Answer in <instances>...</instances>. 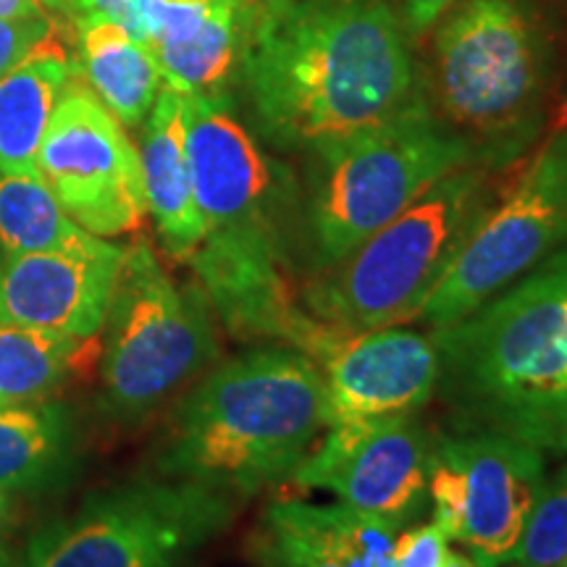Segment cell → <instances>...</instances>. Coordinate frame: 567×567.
<instances>
[{"label":"cell","mask_w":567,"mask_h":567,"mask_svg":"<svg viewBox=\"0 0 567 567\" xmlns=\"http://www.w3.org/2000/svg\"><path fill=\"white\" fill-rule=\"evenodd\" d=\"M48 13L40 6V0H0V17L3 19H24Z\"/></svg>","instance_id":"cell-29"},{"label":"cell","mask_w":567,"mask_h":567,"mask_svg":"<svg viewBox=\"0 0 567 567\" xmlns=\"http://www.w3.org/2000/svg\"><path fill=\"white\" fill-rule=\"evenodd\" d=\"M74 63L97 101L124 126H140L151 116L163 90L158 61L116 21L76 13Z\"/></svg>","instance_id":"cell-20"},{"label":"cell","mask_w":567,"mask_h":567,"mask_svg":"<svg viewBox=\"0 0 567 567\" xmlns=\"http://www.w3.org/2000/svg\"><path fill=\"white\" fill-rule=\"evenodd\" d=\"M494 179L484 166L442 176L344 260L305 279V310L339 337L413 321L499 193Z\"/></svg>","instance_id":"cell-6"},{"label":"cell","mask_w":567,"mask_h":567,"mask_svg":"<svg viewBox=\"0 0 567 567\" xmlns=\"http://www.w3.org/2000/svg\"><path fill=\"white\" fill-rule=\"evenodd\" d=\"M76 13H95L124 27L142 45H151L155 0H74Z\"/></svg>","instance_id":"cell-27"},{"label":"cell","mask_w":567,"mask_h":567,"mask_svg":"<svg viewBox=\"0 0 567 567\" xmlns=\"http://www.w3.org/2000/svg\"><path fill=\"white\" fill-rule=\"evenodd\" d=\"M421 87L476 166L502 174L536 145L549 116L555 45L530 0H457L436 21Z\"/></svg>","instance_id":"cell-4"},{"label":"cell","mask_w":567,"mask_h":567,"mask_svg":"<svg viewBox=\"0 0 567 567\" xmlns=\"http://www.w3.org/2000/svg\"><path fill=\"white\" fill-rule=\"evenodd\" d=\"M147 213L166 250L189 258L205 237L187 155V95L163 84L140 147Z\"/></svg>","instance_id":"cell-18"},{"label":"cell","mask_w":567,"mask_h":567,"mask_svg":"<svg viewBox=\"0 0 567 567\" xmlns=\"http://www.w3.org/2000/svg\"><path fill=\"white\" fill-rule=\"evenodd\" d=\"M450 538L436 526V520L405 528L394 538V567H442Z\"/></svg>","instance_id":"cell-26"},{"label":"cell","mask_w":567,"mask_h":567,"mask_svg":"<svg viewBox=\"0 0 567 567\" xmlns=\"http://www.w3.org/2000/svg\"><path fill=\"white\" fill-rule=\"evenodd\" d=\"M442 567H484V565H481L476 557L463 555V551H452V549H450V551H446Z\"/></svg>","instance_id":"cell-30"},{"label":"cell","mask_w":567,"mask_h":567,"mask_svg":"<svg viewBox=\"0 0 567 567\" xmlns=\"http://www.w3.org/2000/svg\"><path fill=\"white\" fill-rule=\"evenodd\" d=\"M434 436L417 415L326 429L289 484L323 488L339 505L400 534L429 499Z\"/></svg>","instance_id":"cell-13"},{"label":"cell","mask_w":567,"mask_h":567,"mask_svg":"<svg viewBox=\"0 0 567 567\" xmlns=\"http://www.w3.org/2000/svg\"><path fill=\"white\" fill-rule=\"evenodd\" d=\"M323 373L287 344H258L213 368L176 410L161 471L250 496L295 476L326 431Z\"/></svg>","instance_id":"cell-3"},{"label":"cell","mask_w":567,"mask_h":567,"mask_svg":"<svg viewBox=\"0 0 567 567\" xmlns=\"http://www.w3.org/2000/svg\"><path fill=\"white\" fill-rule=\"evenodd\" d=\"M124 252L101 237L69 250L3 252L0 323L92 339L105 323Z\"/></svg>","instance_id":"cell-14"},{"label":"cell","mask_w":567,"mask_h":567,"mask_svg":"<svg viewBox=\"0 0 567 567\" xmlns=\"http://www.w3.org/2000/svg\"><path fill=\"white\" fill-rule=\"evenodd\" d=\"M84 231L40 176L0 172V247L3 252H48L80 247Z\"/></svg>","instance_id":"cell-21"},{"label":"cell","mask_w":567,"mask_h":567,"mask_svg":"<svg viewBox=\"0 0 567 567\" xmlns=\"http://www.w3.org/2000/svg\"><path fill=\"white\" fill-rule=\"evenodd\" d=\"M463 166H476L471 151L439 124L423 92L389 122L316 147L308 153L300 264L310 276L337 266Z\"/></svg>","instance_id":"cell-5"},{"label":"cell","mask_w":567,"mask_h":567,"mask_svg":"<svg viewBox=\"0 0 567 567\" xmlns=\"http://www.w3.org/2000/svg\"><path fill=\"white\" fill-rule=\"evenodd\" d=\"M318 368L326 423L337 425L417 415L436 396L442 360L431 334L386 326L339 337Z\"/></svg>","instance_id":"cell-15"},{"label":"cell","mask_w":567,"mask_h":567,"mask_svg":"<svg viewBox=\"0 0 567 567\" xmlns=\"http://www.w3.org/2000/svg\"><path fill=\"white\" fill-rule=\"evenodd\" d=\"M38 176L95 237L137 231L147 200L140 151L87 84L71 76L38 153Z\"/></svg>","instance_id":"cell-12"},{"label":"cell","mask_w":567,"mask_h":567,"mask_svg":"<svg viewBox=\"0 0 567 567\" xmlns=\"http://www.w3.org/2000/svg\"><path fill=\"white\" fill-rule=\"evenodd\" d=\"M187 155L205 234L268 247L300 266V189L239 122L229 92L187 95Z\"/></svg>","instance_id":"cell-9"},{"label":"cell","mask_w":567,"mask_h":567,"mask_svg":"<svg viewBox=\"0 0 567 567\" xmlns=\"http://www.w3.org/2000/svg\"><path fill=\"white\" fill-rule=\"evenodd\" d=\"M567 239V130L528 158L481 213L413 321L444 329L523 279Z\"/></svg>","instance_id":"cell-8"},{"label":"cell","mask_w":567,"mask_h":567,"mask_svg":"<svg viewBox=\"0 0 567 567\" xmlns=\"http://www.w3.org/2000/svg\"><path fill=\"white\" fill-rule=\"evenodd\" d=\"M74 71L66 34L59 30L0 76V172L38 176L42 137Z\"/></svg>","instance_id":"cell-19"},{"label":"cell","mask_w":567,"mask_h":567,"mask_svg":"<svg viewBox=\"0 0 567 567\" xmlns=\"http://www.w3.org/2000/svg\"><path fill=\"white\" fill-rule=\"evenodd\" d=\"M559 567H567V563H563V565H559Z\"/></svg>","instance_id":"cell-35"},{"label":"cell","mask_w":567,"mask_h":567,"mask_svg":"<svg viewBox=\"0 0 567 567\" xmlns=\"http://www.w3.org/2000/svg\"><path fill=\"white\" fill-rule=\"evenodd\" d=\"M396 530L342 505H268L255 557L266 567H394Z\"/></svg>","instance_id":"cell-16"},{"label":"cell","mask_w":567,"mask_h":567,"mask_svg":"<svg viewBox=\"0 0 567 567\" xmlns=\"http://www.w3.org/2000/svg\"><path fill=\"white\" fill-rule=\"evenodd\" d=\"M40 6L45 11H59V13H76L74 0H40Z\"/></svg>","instance_id":"cell-31"},{"label":"cell","mask_w":567,"mask_h":567,"mask_svg":"<svg viewBox=\"0 0 567 567\" xmlns=\"http://www.w3.org/2000/svg\"><path fill=\"white\" fill-rule=\"evenodd\" d=\"M245 9L231 0H155L151 51L166 87L218 95L239 76Z\"/></svg>","instance_id":"cell-17"},{"label":"cell","mask_w":567,"mask_h":567,"mask_svg":"<svg viewBox=\"0 0 567 567\" xmlns=\"http://www.w3.org/2000/svg\"><path fill=\"white\" fill-rule=\"evenodd\" d=\"M213 488L132 486L90 502L80 515L32 538L34 567H174L229 517Z\"/></svg>","instance_id":"cell-10"},{"label":"cell","mask_w":567,"mask_h":567,"mask_svg":"<svg viewBox=\"0 0 567 567\" xmlns=\"http://www.w3.org/2000/svg\"><path fill=\"white\" fill-rule=\"evenodd\" d=\"M0 567H34L30 563V557L19 559V557H9V555H0Z\"/></svg>","instance_id":"cell-33"},{"label":"cell","mask_w":567,"mask_h":567,"mask_svg":"<svg viewBox=\"0 0 567 567\" xmlns=\"http://www.w3.org/2000/svg\"><path fill=\"white\" fill-rule=\"evenodd\" d=\"M457 0H400L402 19H405L410 34H423L450 11Z\"/></svg>","instance_id":"cell-28"},{"label":"cell","mask_w":567,"mask_h":567,"mask_svg":"<svg viewBox=\"0 0 567 567\" xmlns=\"http://www.w3.org/2000/svg\"><path fill=\"white\" fill-rule=\"evenodd\" d=\"M216 354L210 302L200 284L179 287L151 247H130L105 313V413L118 421L151 415L195 381Z\"/></svg>","instance_id":"cell-7"},{"label":"cell","mask_w":567,"mask_h":567,"mask_svg":"<svg viewBox=\"0 0 567 567\" xmlns=\"http://www.w3.org/2000/svg\"><path fill=\"white\" fill-rule=\"evenodd\" d=\"M450 431L567 455V239L463 321L431 329Z\"/></svg>","instance_id":"cell-2"},{"label":"cell","mask_w":567,"mask_h":567,"mask_svg":"<svg viewBox=\"0 0 567 567\" xmlns=\"http://www.w3.org/2000/svg\"><path fill=\"white\" fill-rule=\"evenodd\" d=\"M231 3H237L239 9H250V6L258 3V0H231Z\"/></svg>","instance_id":"cell-34"},{"label":"cell","mask_w":567,"mask_h":567,"mask_svg":"<svg viewBox=\"0 0 567 567\" xmlns=\"http://www.w3.org/2000/svg\"><path fill=\"white\" fill-rule=\"evenodd\" d=\"M567 563V463L544 481L515 555L502 567H559Z\"/></svg>","instance_id":"cell-24"},{"label":"cell","mask_w":567,"mask_h":567,"mask_svg":"<svg viewBox=\"0 0 567 567\" xmlns=\"http://www.w3.org/2000/svg\"><path fill=\"white\" fill-rule=\"evenodd\" d=\"M84 339L0 323V408L48 396L74 365Z\"/></svg>","instance_id":"cell-22"},{"label":"cell","mask_w":567,"mask_h":567,"mask_svg":"<svg viewBox=\"0 0 567 567\" xmlns=\"http://www.w3.org/2000/svg\"><path fill=\"white\" fill-rule=\"evenodd\" d=\"M63 446V423L55 410L0 408V488L19 492L38 484L55 465Z\"/></svg>","instance_id":"cell-23"},{"label":"cell","mask_w":567,"mask_h":567,"mask_svg":"<svg viewBox=\"0 0 567 567\" xmlns=\"http://www.w3.org/2000/svg\"><path fill=\"white\" fill-rule=\"evenodd\" d=\"M61 24L48 13L24 19H3L0 17V76L17 69L21 61L30 59L42 42H48Z\"/></svg>","instance_id":"cell-25"},{"label":"cell","mask_w":567,"mask_h":567,"mask_svg":"<svg viewBox=\"0 0 567 567\" xmlns=\"http://www.w3.org/2000/svg\"><path fill=\"white\" fill-rule=\"evenodd\" d=\"M239 80L255 132L305 155L389 122L423 92L392 0H258L245 9Z\"/></svg>","instance_id":"cell-1"},{"label":"cell","mask_w":567,"mask_h":567,"mask_svg":"<svg viewBox=\"0 0 567 567\" xmlns=\"http://www.w3.org/2000/svg\"><path fill=\"white\" fill-rule=\"evenodd\" d=\"M544 481L542 452L515 439L486 431L434 436V520L484 567H502L515 555Z\"/></svg>","instance_id":"cell-11"},{"label":"cell","mask_w":567,"mask_h":567,"mask_svg":"<svg viewBox=\"0 0 567 567\" xmlns=\"http://www.w3.org/2000/svg\"><path fill=\"white\" fill-rule=\"evenodd\" d=\"M9 513H11L9 492H3V488H0V534H3V528H6V520H9Z\"/></svg>","instance_id":"cell-32"}]
</instances>
